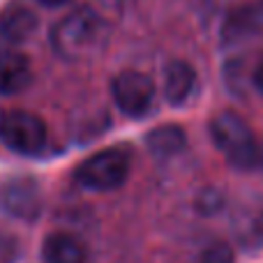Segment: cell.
Here are the masks:
<instances>
[{
	"mask_svg": "<svg viewBox=\"0 0 263 263\" xmlns=\"http://www.w3.org/2000/svg\"><path fill=\"white\" fill-rule=\"evenodd\" d=\"M201 263H233V252L227 242H215L203 252Z\"/></svg>",
	"mask_w": 263,
	"mask_h": 263,
	"instance_id": "cell-13",
	"label": "cell"
},
{
	"mask_svg": "<svg viewBox=\"0 0 263 263\" xmlns=\"http://www.w3.org/2000/svg\"><path fill=\"white\" fill-rule=\"evenodd\" d=\"M37 28V18L23 5H7L0 12V44L9 46L21 44L28 37L35 32Z\"/></svg>",
	"mask_w": 263,
	"mask_h": 263,
	"instance_id": "cell-8",
	"label": "cell"
},
{
	"mask_svg": "<svg viewBox=\"0 0 263 263\" xmlns=\"http://www.w3.org/2000/svg\"><path fill=\"white\" fill-rule=\"evenodd\" d=\"M259 12H261V16H263V0H261V5H259Z\"/></svg>",
	"mask_w": 263,
	"mask_h": 263,
	"instance_id": "cell-17",
	"label": "cell"
},
{
	"mask_svg": "<svg viewBox=\"0 0 263 263\" xmlns=\"http://www.w3.org/2000/svg\"><path fill=\"white\" fill-rule=\"evenodd\" d=\"M196 86V74L182 60H173L166 65V72H164V95L171 104H182V102L190 100L192 90Z\"/></svg>",
	"mask_w": 263,
	"mask_h": 263,
	"instance_id": "cell-9",
	"label": "cell"
},
{
	"mask_svg": "<svg viewBox=\"0 0 263 263\" xmlns=\"http://www.w3.org/2000/svg\"><path fill=\"white\" fill-rule=\"evenodd\" d=\"M0 143L26 157L42 153L46 145L44 120L28 111H7L0 116Z\"/></svg>",
	"mask_w": 263,
	"mask_h": 263,
	"instance_id": "cell-4",
	"label": "cell"
},
{
	"mask_svg": "<svg viewBox=\"0 0 263 263\" xmlns=\"http://www.w3.org/2000/svg\"><path fill=\"white\" fill-rule=\"evenodd\" d=\"M145 145L157 157H171L185 148V132L178 125H159L145 136Z\"/></svg>",
	"mask_w": 263,
	"mask_h": 263,
	"instance_id": "cell-12",
	"label": "cell"
},
{
	"mask_svg": "<svg viewBox=\"0 0 263 263\" xmlns=\"http://www.w3.org/2000/svg\"><path fill=\"white\" fill-rule=\"evenodd\" d=\"M256 166H263V145L259 148V155H256Z\"/></svg>",
	"mask_w": 263,
	"mask_h": 263,
	"instance_id": "cell-16",
	"label": "cell"
},
{
	"mask_svg": "<svg viewBox=\"0 0 263 263\" xmlns=\"http://www.w3.org/2000/svg\"><path fill=\"white\" fill-rule=\"evenodd\" d=\"M114 102L125 116L129 118H141L150 111L155 100V86L145 74L141 72H123L111 83Z\"/></svg>",
	"mask_w": 263,
	"mask_h": 263,
	"instance_id": "cell-5",
	"label": "cell"
},
{
	"mask_svg": "<svg viewBox=\"0 0 263 263\" xmlns=\"http://www.w3.org/2000/svg\"><path fill=\"white\" fill-rule=\"evenodd\" d=\"M129 173V153L123 148H106L77 166V182L92 192L118 190Z\"/></svg>",
	"mask_w": 263,
	"mask_h": 263,
	"instance_id": "cell-3",
	"label": "cell"
},
{
	"mask_svg": "<svg viewBox=\"0 0 263 263\" xmlns=\"http://www.w3.org/2000/svg\"><path fill=\"white\" fill-rule=\"evenodd\" d=\"M40 5H44V7H60V5L69 3V0H37Z\"/></svg>",
	"mask_w": 263,
	"mask_h": 263,
	"instance_id": "cell-15",
	"label": "cell"
},
{
	"mask_svg": "<svg viewBox=\"0 0 263 263\" xmlns=\"http://www.w3.org/2000/svg\"><path fill=\"white\" fill-rule=\"evenodd\" d=\"M254 83H256V88L263 92V63L256 67V72H254Z\"/></svg>",
	"mask_w": 263,
	"mask_h": 263,
	"instance_id": "cell-14",
	"label": "cell"
},
{
	"mask_svg": "<svg viewBox=\"0 0 263 263\" xmlns=\"http://www.w3.org/2000/svg\"><path fill=\"white\" fill-rule=\"evenodd\" d=\"M109 40L106 21L90 7H79L55 23L51 46L65 60H86L100 53Z\"/></svg>",
	"mask_w": 263,
	"mask_h": 263,
	"instance_id": "cell-1",
	"label": "cell"
},
{
	"mask_svg": "<svg viewBox=\"0 0 263 263\" xmlns=\"http://www.w3.org/2000/svg\"><path fill=\"white\" fill-rule=\"evenodd\" d=\"M0 208L18 219H32L40 215V190L30 178H9L0 182Z\"/></svg>",
	"mask_w": 263,
	"mask_h": 263,
	"instance_id": "cell-6",
	"label": "cell"
},
{
	"mask_svg": "<svg viewBox=\"0 0 263 263\" xmlns=\"http://www.w3.org/2000/svg\"><path fill=\"white\" fill-rule=\"evenodd\" d=\"M210 134L224 157L233 164L236 168H254L256 166V155H259V145L254 141L250 125L233 111H222L210 120Z\"/></svg>",
	"mask_w": 263,
	"mask_h": 263,
	"instance_id": "cell-2",
	"label": "cell"
},
{
	"mask_svg": "<svg viewBox=\"0 0 263 263\" xmlns=\"http://www.w3.org/2000/svg\"><path fill=\"white\" fill-rule=\"evenodd\" d=\"M32 81L30 60L16 49L0 46V97H14Z\"/></svg>",
	"mask_w": 263,
	"mask_h": 263,
	"instance_id": "cell-7",
	"label": "cell"
},
{
	"mask_svg": "<svg viewBox=\"0 0 263 263\" xmlns=\"http://www.w3.org/2000/svg\"><path fill=\"white\" fill-rule=\"evenodd\" d=\"M44 263H86V247L69 233H51L42 245Z\"/></svg>",
	"mask_w": 263,
	"mask_h": 263,
	"instance_id": "cell-10",
	"label": "cell"
},
{
	"mask_svg": "<svg viewBox=\"0 0 263 263\" xmlns=\"http://www.w3.org/2000/svg\"><path fill=\"white\" fill-rule=\"evenodd\" d=\"M263 26V16L259 7H240L236 12H231L224 21V40H245L252 37L254 32H259Z\"/></svg>",
	"mask_w": 263,
	"mask_h": 263,
	"instance_id": "cell-11",
	"label": "cell"
}]
</instances>
